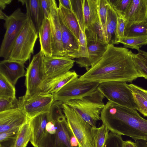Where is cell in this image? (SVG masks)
I'll list each match as a JSON object with an SVG mask.
<instances>
[{
    "instance_id": "cell-1",
    "label": "cell",
    "mask_w": 147,
    "mask_h": 147,
    "mask_svg": "<svg viewBox=\"0 0 147 147\" xmlns=\"http://www.w3.org/2000/svg\"><path fill=\"white\" fill-rule=\"evenodd\" d=\"M133 54L126 48L108 45L100 59L79 78L99 84L115 81L131 82L142 77L134 62Z\"/></svg>"
},
{
    "instance_id": "cell-2",
    "label": "cell",
    "mask_w": 147,
    "mask_h": 147,
    "mask_svg": "<svg viewBox=\"0 0 147 147\" xmlns=\"http://www.w3.org/2000/svg\"><path fill=\"white\" fill-rule=\"evenodd\" d=\"M100 120L111 132L147 141V120L136 109L108 101L101 112Z\"/></svg>"
},
{
    "instance_id": "cell-3",
    "label": "cell",
    "mask_w": 147,
    "mask_h": 147,
    "mask_svg": "<svg viewBox=\"0 0 147 147\" xmlns=\"http://www.w3.org/2000/svg\"><path fill=\"white\" fill-rule=\"evenodd\" d=\"M49 113L54 121L47 123L46 133L38 147H78L61 107H52Z\"/></svg>"
},
{
    "instance_id": "cell-4",
    "label": "cell",
    "mask_w": 147,
    "mask_h": 147,
    "mask_svg": "<svg viewBox=\"0 0 147 147\" xmlns=\"http://www.w3.org/2000/svg\"><path fill=\"white\" fill-rule=\"evenodd\" d=\"M104 97L97 89L91 96L63 103L74 109L84 120L94 127L97 121L100 120L101 113L105 106Z\"/></svg>"
},
{
    "instance_id": "cell-5",
    "label": "cell",
    "mask_w": 147,
    "mask_h": 147,
    "mask_svg": "<svg viewBox=\"0 0 147 147\" xmlns=\"http://www.w3.org/2000/svg\"><path fill=\"white\" fill-rule=\"evenodd\" d=\"M38 37V33L28 19L15 40L8 59L24 64L34 54Z\"/></svg>"
},
{
    "instance_id": "cell-6",
    "label": "cell",
    "mask_w": 147,
    "mask_h": 147,
    "mask_svg": "<svg viewBox=\"0 0 147 147\" xmlns=\"http://www.w3.org/2000/svg\"><path fill=\"white\" fill-rule=\"evenodd\" d=\"M44 56L40 51L33 56L26 68L25 82L26 91L23 96L25 100L31 99L42 94L41 87L45 78Z\"/></svg>"
},
{
    "instance_id": "cell-7",
    "label": "cell",
    "mask_w": 147,
    "mask_h": 147,
    "mask_svg": "<svg viewBox=\"0 0 147 147\" xmlns=\"http://www.w3.org/2000/svg\"><path fill=\"white\" fill-rule=\"evenodd\" d=\"M28 19L26 13L18 8L5 21L6 31L0 49V57L4 59H8L15 41Z\"/></svg>"
},
{
    "instance_id": "cell-8",
    "label": "cell",
    "mask_w": 147,
    "mask_h": 147,
    "mask_svg": "<svg viewBox=\"0 0 147 147\" xmlns=\"http://www.w3.org/2000/svg\"><path fill=\"white\" fill-rule=\"evenodd\" d=\"M61 107L68 125L78 142V147H92V127L67 105L63 102Z\"/></svg>"
},
{
    "instance_id": "cell-9",
    "label": "cell",
    "mask_w": 147,
    "mask_h": 147,
    "mask_svg": "<svg viewBox=\"0 0 147 147\" xmlns=\"http://www.w3.org/2000/svg\"><path fill=\"white\" fill-rule=\"evenodd\" d=\"M100 84L79 80L77 77L52 94L54 101L62 102L67 100L82 98L91 96L97 90Z\"/></svg>"
},
{
    "instance_id": "cell-10",
    "label": "cell",
    "mask_w": 147,
    "mask_h": 147,
    "mask_svg": "<svg viewBox=\"0 0 147 147\" xmlns=\"http://www.w3.org/2000/svg\"><path fill=\"white\" fill-rule=\"evenodd\" d=\"M127 85L124 82H108L100 84L97 89L109 101L136 109L132 93Z\"/></svg>"
},
{
    "instance_id": "cell-11",
    "label": "cell",
    "mask_w": 147,
    "mask_h": 147,
    "mask_svg": "<svg viewBox=\"0 0 147 147\" xmlns=\"http://www.w3.org/2000/svg\"><path fill=\"white\" fill-rule=\"evenodd\" d=\"M75 62L74 60L65 56H44L45 78L41 87L42 91L49 84L69 71Z\"/></svg>"
},
{
    "instance_id": "cell-12",
    "label": "cell",
    "mask_w": 147,
    "mask_h": 147,
    "mask_svg": "<svg viewBox=\"0 0 147 147\" xmlns=\"http://www.w3.org/2000/svg\"><path fill=\"white\" fill-rule=\"evenodd\" d=\"M19 108L23 110L30 119L39 114L49 112L54 100L50 94H41L30 99L25 100L20 97Z\"/></svg>"
},
{
    "instance_id": "cell-13",
    "label": "cell",
    "mask_w": 147,
    "mask_h": 147,
    "mask_svg": "<svg viewBox=\"0 0 147 147\" xmlns=\"http://www.w3.org/2000/svg\"><path fill=\"white\" fill-rule=\"evenodd\" d=\"M29 119L26 113L20 108L0 112V133L20 128Z\"/></svg>"
},
{
    "instance_id": "cell-14",
    "label": "cell",
    "mask_w": 147,
    "mask_h": 147,
    "mask_svg": "<svg viewBox=\"0 0 147 147\" xmlns=\"http://www.w3.org/2000/svg\"><path fill=\"white\" fill-rule=\"evenodd\" d=\"M87 42V51L85 56L75 59L76 63L80 67L88 71L101 58L108 45L101 42Z\"/></svg>"
},
{
    "instance_id": "cell-15",
    "label": "cell",
    "mask_w": 147,
    "mask_h": 147,
    "mask_svg": "<svg viewBox=\"0 0 147 147\" xmlns=\"http://www.w3.org/2000/svg\"><path fill=\"white\" fill-rule=\"evenodd\" d=\"M123 18L125 28L147 20L146 0H131Z\"/></svg>"
},
{
    "instance_id": "cell-16",
    "label": "cell",
    "mask_w": 147,
    "mask_h": 147,
    "mask_svg": "<svg viewBox=\"0 0 147 147\" xmlns=\"http://www.w3.org/2000/svg\"><path fill=\"white\" fill-rule=\"evenodd\" d=\"M56 7L49 16L51 31L52 56H63L61 28L58 14Z\"/></svg>"
},
{
    "instance_id": "cell-17",
    "label": "cell",
    "mask_w": 147,
    "mask_h": 147,
    "mask_svg": "<svg viewBox=\"0 0 147 147\" xmlns=\"http://www.w3.org/2000/svg\"><path fill=\"white\" fill-rule=\"evenodd\" d=\"M26 71L24 64L9 59H4L0 63V74L15 86L18 80L25 76Z\"/></svg>"
},
{
    "instance_id": "cell-18",
    "label": "cell",
    "mask_w": 147,
    "mask_h": 147,
    "mask_svg": "<svg viewBox=\"0 0 147 147\" xmlns=\"http://www.w3.org/2000/svg\"><path fill=\"white\" fill-rule=\"evenodd\" d=\"M50 118L49 112L39 114L29 119L31 131L30 142L34 147H38L46 133V127Z\"/></svg>"
},
{
    "instance_id": "cell-19",
    "label": "cell",
    "mask_w": 147,
    "mask_h": 147,
    "mask_svg": "<svg viewBox=\"0 0 147 147\" xmlns=\"http://www.w3.org/2000/svg\"><path fill=\"white\" fill-rule=\"evenodd\" d=\"M58 14L61 32L64 56L70 58L79 51V41L67 28L58 12Z\"/></svg>"
},
{
    "instance_id": "cell-20",
    "label": "cell",
    "mask_w": 147,
    "mask_h": 147,
    "mask_svg": "<svg viewBox=\"0 0 147 147\" xmlns=\"http://www.w3.org/2000/svg\"><path fill=\"white\" fill-rule=\"evenodd\" d=\"M22 5L25 4L26 14L38 33L45 16L40 0H20Z\"/></svg>"
},
{
    "instance_id": "cell-21",
    "label": "cell",
    "mask_w": 147,
    "mask_h": 147,
    "mask_svg": "<svg viewBox=\"0 0 147 147\" xmlns=\"http://www.w3.org/2000/svg\"><path fill=\"white\" fill-rule=\"evenodd\" d=\"M40 51L45 57L52 56L51 28L49 20L45 18L38 32Z\"/></svg>"
},
{
    "instance_id": "cell-22",
    "label": "cell",
    "mask_w": 147,
    "mask_h": 147,
    "mask_svg": "<svg viewBox=\"0 0 147 147\" xmlns=\"http://www.w3.org/2000/svg\"><path fill=\"white\" fill-rule=\"evenodd\" d=\"M82 9L85 30L98 18V0H83Z\"/></svg>"
},
{
    "instance_id": "cell-23",
    "label": "cell",
    "mask_w": 147,
    "mask_h": 147,
    "mask_svg": "<svg viewBox=\"0 0 147 147\" xmlns=\"http://www.w3.org/2000/svg\"><path fill=\"white\" fill-rule=\"evenodd\" d=\"M58 12L67 28L79 41V26L73 12L65 8L59 3Z\"/></svg>"
},
{
    "instance_id": "cell-24",
    "label": "cell",
    "mask_w": 147,
    "mask_h": 147,
    "mask_svg": "<svg viewBox=\"0 0 147 147\" xmlns=\"http://www.w3.org/2000/svg\"><path fill=\"white\" fill-rule=\"evenodd\" d=\"M107 9V43L108 45H114L116 44V30L118 15L108 3Z\"/></svg>"
},
{
    "instance_id": "cell-25",
    "label": "cell",
    "mask_w": 147,
    "mask_h": 147,
    "mask_svg": "<svg viewBox=\"0 0 147 147\" xmlns=\"http://www.w3.org/2000/svg\"><path fill=\"white\" fill-rule=\"evenodd\" d=\"M78 77V75L75 71H69L48 84L42 90V94H52L58 91L68 83Z\"/></svg>"
},
{
    "instance_id": "cell-26",
    "label": "cell",
    "mask_w": 147,
    "mask_h": 147,
    "mask_svg": "<svg viewBox=\"0 0 147 147\" xmlns=\"http://www.w3.org/2000/svg\"><path fill=\"white\" fill-rule=\"evenodd\" d=\"M85 33L87 42H101L107 44L103 35L99 16L96 22L85 30Z\"/></svg>"
},
{
    "instance_id": "cell-27",
    "label": "cell",
    "mask_w": 147,
    "mask_h": 147,
    "mask_svg": "<svg viewBox=\"0 0 147 147\" xmlns=\"http://www.w3.org/2000/svg\"><path fill=\"white\" fill-rule=\"evenodd\" d=\"M109 131L103 124L99 127H92L91 132L92 147H104Z\"/></svg>"
},
{
    "instance_id": "cell-28",
    "label": "cell",
    "mask_w": 147,
    "mask_h": 147,
    "mask_svg": "<svg viewBox=\"0 0 147 147\" xmlns=\"http://www.w3.org/2000/svg\"><path fill=\"white\" fill-rule=\"evenodd\" d=\"M20 128L0 133V147H14Z\"/></svg>"
},
{
    "instance_id": "cell-29",
    "label": "cell",
    "mask_w": 147,
    "mask_h": 147,
    "mask_svg": "<svg viewBox=\"0 0 147 147\" xmlns=\"http://www.w3.org/2000/svg\"><path fill=\"white\" fill-rule=\"evenodd\" d=\"M125 47L134 49L137 51L143 45H147V35L142 36L124 37L119 41Z\"/></svg>"
},
{
    "instance_id": "cell-30",
    "label": "cell",
    "mask_w": 147,
    "mask_h": 147,
    "mask_svg": "<svg viewBox=\"0 0 147 147\" xmlns=\"http://www.w3.org/2000/svg\"><path fill=\"white\" fill-rule=\"evenodd\" d=\"M31 137V128L29 120L20 128L14 147H26Z\"/></svg>"
},
{
    "instance_id": "cell-31",
    "label": "cell",
    "mask_w": 147,
    "mask_h": 147,
    "mask_svg": "<svg viewBox=\"0 0 147 147\" xmlns=\"http://www.w3.org/2000/svg\"><path fill=\"white\" fill-rule=\"evenodd\" d=\"M125 37H133L147 35V20L133 24L125 28Z\"/></svg>"
},
{
    "instance_id": "cell-32",
    "label": "cell",
    "mask_w": 147,
    "mask_h": 147,
    "mask_svg": "<svg viewBox=\"0 0 147 147\" xmlns=\"http://www.w3.org/2000/svg\"><path fill=\"white\" fill-rule=\"evenodd\" d=\"M16 93L15 86L0 74V97L14 98L16 97Z\"/></svg>"
},
{
    "instance_id": "cell-33",
    "label": "cell",
    "mask_w": 147,
    "mask_h": 147,
    "mask_svg": "<svg viewBox=\"0 0 147 147\" xmlns=\"http://www.w3.org/2000/svg\"><path fill=\"white\" fill-rule=\"evenodd\" d=\"M108 5V2L107 0H98L99 18L103 35L107 44L106 24Z\"/></svg>"
},
{
    "instance_id": "cell-34",
    "label": "cell",
    "mask_w": 147,
    "mask_h": 147,
    "mask_svg": "<svg viewBox=\"0 0 147 147\" xmlns=\"http://www.w3.org/2000/svg\"><path fill=\"white\" fill-rule=\"evenodd\" d=\"M118 15L123 17L127 9L131 0H107Z\"/></svg>"
},
{
    "instance_id": "cell-35",
    "label": "cell",
    "mask_w": 147,
    "mask_h": 147,
    "mask_svg": "<svg viewBox=\"0 0 147 147\" xmlns=\"http://www.w3.org/2000/svg\"><path fill=\"white\" fill-rule=\"evenodd\" d=\"M72 11L76 17L78 22L79 28L85 31L82 9V0H71Z\"/></svg>"
},
{
    "instance_id": "cell-36",
    "label": "cell",
    "mask_w": 147,
    "mask_h": 147,
    "mask_svg": "<svg viewBox=\"0 0 147 147\" xmlns=\"http://www.w3.org/2000/svg\"><path fill=\"white\" fill-rule=\"evenodd\" d=\"M136 106V109L143 115L147 117V101L141 95L135 91L131 90Z\"/></svg>"
},
{
    "instance_id": "cell-37",
    "label": "cell",
    "mask_w": 147,
    "mask_h": 147,
    "mask_svg": "<svg viewBox=\"0 0 147 147\" xmlns=\"http://www.w3.org/2000/svg\"><path fill=\"white\" fill-rule=\"evenodd\" d=\"M19 99L0 97V112L19 108Z\"/></svg>"
},
{
    "instance_id": "cell-38",
    "label": "cell",
    "mask_w": 147,
    "mask_h": 147,
    "mask_svg": "<svg viewBox=\"0 0 147 147\" xmlns=\"http://www.w3.org/2000/svg\"><path fill=\"white\" fill-rule=\"evenodd\" d=\"M123 142L121 135L111 131L104 147H123Z\"/></svg>"
},
{
    "instance_id": "cell-39",
    "label": "cell",
    "mask_w": 147,
    "mask_h": 147,
    "mask_svg": "<svg viewBox=\"0 0 147 147\" xmlns=\"http://www.w3.org/2000/svg\"><path fill=\"white\" fill-rule=\"evenodd\" d=\"M45 17L49 18L52 11L57 7L55 0H40Z\"/></svg>"
},
{
    "instance_id": "cell-40",
    "label": "cell",
    "mask_w": 147,
    "mask_h": 147,
    "mask_svg": "<svg viewBox=\"0 0 147 147\" xmlns=\"http://www.w3.org/2000/svg\"><path fill=\"white\" fill-rule=\"evenodd\" d=\"M125 27V21L124 18L118 16L116 30V45L119 43V41L124 36Z\"/></svg>"
},
{
    "instance_id": "cell-41",
    "label": "cell",
    "mask_w": 147,
    "mask_h": 147,
    "mask_svg": "<svg viewBox=\"0 0 147 147\" xmlns=\"http://www.w3.org/2000/svg\"><path fill=\"white\" fill-rule=\"evenodd\" d=\"M133 59L136 67L142 77L147 80V66L137 55L133 53Z\"/></svg>"
},
{
    "instance_id": "cell-42",
    "label": "cell",
    "mask_w": 147,
    "mask_h": 147,
    "mask_svg": "<svg viewBox=\"0 0 147 147\" xmlns=\"http://www.w3.org/2000/svg\"><path fill=\"white\" fill-rule=\"evenodd\" d=\"M127 86L130 90L138 93L147 101V90L133 84H127Z\"/></svg>"
},
{
    "instance_id": "cell-43",
    "label": "cell",
    "mask_w": 147,
    "mask_h": 147,
    "mask_svg": "<svg viewBox=\"0 0 147 147\" xmlns=\"http://www.w3.org/2000/svg\"><path fill=\"white\" fill-rule=\"evenodd\" d=\"M138 51L137 55L147 66V51L140 49Z\"/></svg>"
},
{
    "instance_id": "cell-44",
    "label": "cell",
    "mask_w": 147,
    "mask_h": 147,
    "mask_svg": "<svg viewBox=\"0 0 147 147\" xmlns=\"http://www.w3.org/2000/svg\"><path fill=\"white\" fill-rule=\"evenodd\" d=\"M59 1L64 7L72 11L71 0H59Z\"/></svg>"
},
{
    "instance_id": "cell-45",
    "label": "cell",
    "mask_w": 147,
    "mask_h": 147,
    "mask_svg": "<svg viewBox=\"0 0 147 147\" xmlns=\"http://www.w3.org/2000/svg\"><path fill=\"white\" fill-rule=\"evenodd\" d=\"M12 0H0V10H4L6 5L12 2Z\"/></svg>"
},
{
    "instance_id": "cell-46",
    "label": "cell",
    "mask_w": 147,
    "mask_h": 147,
    "mask_svg": "<svg viewBox=\"0 0 147 147\" xmlns=\"http://www.w3.org/2000/svg\"><path fill=\"white\" fill-rule=\"evenodd\" d=\"M123 147H137L136 142L131 140L124 141Z\"/></svg>"
},
{
    "instance_id": "cell-47",
    "label": "cell",
    "mask_w": 147,
    "mask_h": 147,
    "mask_svg": "<svg viewBox=\"0 0 147 147\" xmlns=\"http://www.w3.org/2000/svg\"><path fill=\"white\" fill-rule=\"evenodd\" d=\"M137 147H146V141L143 140H137L135 141Z\"/></svg>"
},
{
    "instance_id": "cell-48",
    "label": "cell",
    "mask_w": 147,
    "mask_h": 147,
    "mask_svg": "<svg viewBox=\"0 0 147 147\" xmlns=\"http://www.w3.org/2000/svg\"><path fill=\"white\" fill-rule=\"evenodd\" d=\"M9 16L5 13L2 10H0V18L6 21L8 18Z\"/></svg>"
},
{
    "instance_id": "cell-49",
    "label": "cell",
    "mask_w": 147,
    "mask_h": 147,
    "mask_svg": "<svg viewBox=\"0 0 147 147\" xmlns=\"http://www.w3.org/2000/svg\"><path fill=\"white\" fill-rule=\"evenodd\" d=\"M146 147H147V142H146Z\"/></svg>"
},
{
    "instance_id": "cell-50",
    "label": "cell",
    "mask_w": 147,
    "mask_h": 147,
    "mask_svg": "<svg viewBox=\"0 0 147 147\" xmlns=\"http://www.w3.org/2000/svg\"><path fill=\"white\" fill-rule=\"evenodd\" d=\"M146 4H147V0H146Z\"/></svg>"
}]
</instances>
